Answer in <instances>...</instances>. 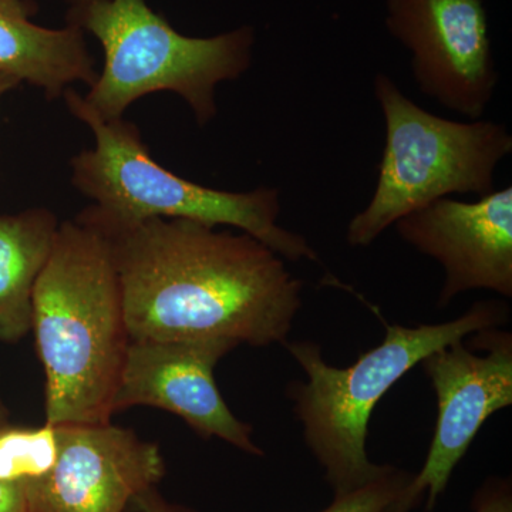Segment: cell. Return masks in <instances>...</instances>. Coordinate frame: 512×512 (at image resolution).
<instances>
[{"mask_svg":"<svg viewBox=\"0 0 512 512\" xmlns=\"http://www.w3.org/2000/svg\"><path fill=\"white\" fill-rule=\"evenodd\" d=\"M100 231L110 241L130 340L289 342L303 282L258 239L163 218Z\"/></svg>","mask_w":512,"mask_h":512,"instance_id":"obj_1","label":"cell"},{"mask_svg":"<svg viewBox=\"0 0 512 512\" xmlns=\"http://www.w3.org/2000/svg\"><path fill=\"white\" fill-rule=\"evenodd\" d=\"M32 330L46 375V423H109L130 335L109 238L60 224L33 292Z\"/></svg>","mask_w":512,"mask_h":512,"instance_id":"obj_2","label":"cell"},{"mask_svg":"<svg viewBox=\"0 0 512 512\" xmlns=\"http://www.w3.org/2000/svg\"><path fill=\"white\" fill-rule=\"evenodd\" d=\"M70 113L90 127L94 148L72 158V184L96 202L77 215L99 229L133 227L151 218L188 220L207 227L241 229L285 261L319 255L305 237L278 224L281 191L259 187L248 192L214 190L178 177L157 163L130 121L103 120L72 89L63 93Z\"/></svg>","mask_w":512,"mask_h":512,"instance_id":"obj_3","label":"cell"},{"mask_svg":"<svg viewBox=\"0 0 512 512\" xmlns=\"http://www.w3.org/2000/svg\"><path fill=\"white\" fill-rule=\"evenodd\" d=\"M508 318L507 303L480 301L451 322L387 326L383 342L345 369L330 366L318 343H286L308 376L306 382L289 384L288 397L306 446L325 470L335 495L357 490L392 467L372 463L366 451L370 416L384 394L431 353L471 333L500 328Z\"/></svg>","mask_w":512,"mask_h":512,"instance_id":"obj_4","label":"cell"},{"mask_svg":"<svg viewBox=\"0 0 512 512\" xmlns=\"http://www.w3.org/2000/svg\"><path fill=\"white\" fill-rule=\"evenodd\" d=\"M66 22L92 33L104 66L84 104L103 120L123 117L134 101L158 92L183 97L198 126L217 116L215 89L251 67L252 26L211 37L181 35L146 0H86L70 6Z\"/></svg>","mask_w":512,"mask_h":512,"instance_id":"obj_5","label":"cell"},{"mask_svg":"<svg viewBox=\"0 0 512 512\" xmlns=\"http://www.w3.org/2000/svg\"><path fill=\"white\" fill-rule=\"evenodd\" d=\"M386 124L373 197L346 229L350 247H369L387 228L453 194L494 191L495 171L512 153L504 124L436 116L414 103L387 74L373 82Z\"/></svg>","mask_w":512,"mask_h":512,"instance_id":"obj_6","label":"cell"},{"mask_svg":"<svg viewBox=\"0 0 512 512\" xmlns=\"http://www.w3.org/2000/svg\"><path fill=\"white\" fill-rule=\"evenodd\" d=\"M476 335L485 355L463 338L421 360L437 397L436 430L426 463L389 512H409L423 498L431 510L485 421L512 404V333L490 328Z\"/></svg>","mask_w":512,"mask_h":512,"instance_id":"obj_7","label":"cell"},{"mask_svg":"<svg viewBox=\"0 0 512 512\" xmlns=\"http://www.w3.org/2000/svg\"><path fill=\"white\" fill-rule=\"evenodd\" d=\"M384 23L412 55L421 94L467 119H483L498 84L483 0H386Z\"/></svg>","mask_w":512,"mask_h":512,"instance_id":"obj_8","label":"cell"},{"mask_svg":"<svg viewBox=\"0 0 512 512\" xmlns=\"http://www.w3.org/2000/svg\"><path fill=\"white\" fill-rule=\"evenodd\" d=\"M237 346L225 338L130 340L113 412L158 407L181 417L202 437L264 456L251 439V426L234 416L214 379L215 366Z\"/></svg>","mask_w":512,"mask_h":512,"instance_id":"obj_9","label":"cell"},{"mask_svg":"<svg viewBox=\"0 0 512 512\" xmlns=\"http://www.w3.org/2000/svg\"><path fill=\"white\" fill-rule=\"evenodd\" d=\"M59 454L26 485L29 512H126L164 477L160 448L109 423L63 424Z\"/></svg>","mask_w":512,"mask_h":512,"instance_id":"obj_10","label":"cell"},{"mask_svg":"<svg viewBox=\"0 0 512 512\" xmlns=\"http://www.w3.org/2000/svg\"><path fill=\"white\" fill-rule=\"evenodd\" d=\"M394 225L404 242L443 266L440 309L477 289L511 298L512 187L476 202L441 198Z\"/></svg>","mask_w":512,"mask_h":512,"instance_id":"obj_11","label":"cell"},{"mask_svg":"<svg viewBox=\"0 0 512 512\" xmlns=\"http://www.w3.org/2000/svg\"><path fill=\"white\" fill-rule=\"evenodd\" d=\"M32 15L28 0H0V73L39 87L47 100L63 96L73 83L92 87L99 72L86 33L72 23L43 28Z\"/></svg>","mask_w":512,"mask_h":512,"instance_id":"obj_12","label":"cell"},{"mask_svg":"<svg viewBox=\"0 0 512 512\" xmlns=\"http://www.w3.org/2000/svg\"><path fill=\"white\" fill-rule=\"evenodd\" d=\"M59 227L45 208L0 217V343L19 342L32 330L33 292Z\"/></svg>","mask_w":512,"mask_h":512,"instance_id":"obj_13","label":"cell"},{"mask_svg":"<svg viewBox=\"0 0 512 512\" xmlns=\"http://www.w3.org/2000/svg\"><path fill=\"white\" fill-rule=\"evenodd\" d=\"M409 474L390 467L383 476L350 493L335 495V500L322 512H387L396 503L410 481Z\"/></svg>","mask_w":512,"mask_h":512,"instance_id":"obj_14","label":"cell"},{"mask_svg":"<svg viewBox=\"0 0 512 512\" xmlns=\"http://www.w3.org/2000/svg\"><path fill=\"white\" fill-rule=\"evenodd\" d=\"M476 512H512L510 485L497 480L485 487L477 497Z\"/></svg>","mask_w":512,"mask_h":512,"instance_id":"obj_15","label":"cell"},{"mask_svg":"<svg viewBox=\"0 0 512 512\" xmlns=\"http://www.w3.org/2000/svg\"><path fill=\"white\" fill-rule=\"evenodd\" d=\"M0 512H29L26 488L22 484L0 481Z\"/></svg>","mask_w":512,"mask_h":512,"instance_id":"obj_16","label":"cell"},{"mask_svg":"<svg viewBox=\"0 0 512 512\" xmlns=\"http://www.w3.org/2000/svg\"><path fill=\"white\" fill-rule=\"evenodd\" d=\"M18 80L13 79V77L6 76V74L0 73V100L5 96L9 90H12L13 87L18 86Z\"/></svg>","mask_w":512,"mask_h":512,"instance_id":"obj_17","label":"cell"},{"mask_svg":"<svg viewBox=\"0 0 512 512\" xmlns=\"http://www.w3.org/2000/svg\"><path fill=\"white\" fill-rule=\"evenodd\" d=\"M136 503L138 504V507L143 510V512H160L156 507H154L153 503H151L150 497H148L147 493L137 497Z\"/></svg>","mask_w":512,"mask_h":512,"instance_id":"obj_18","label":"cell"},{"mask_svg":"<svg viewBox=\"0 0 512 512\" xmlns=\"http://www.w3.org/2000/svg\"><path fill=\"white\" fill-rule=\"evenodd\" d=\"M62 2L67 3L70 8V6L79 5V3L86 2V0H62Z\"/></svg>","mask_w":512,"mask_h":512,"instance_id":"obj_19","label":"cell"},{"mask_svg":"<svg viewBox=\"0 0 512 512\" xmlns=\"http://www.w3.org/2000/svg\"><path fill=\"white\" fill-rule=\"evenodd\" d=\"M387 512H389V511H387Z\"/></svg>","mask_w":512,"mask_h":512,"instance_id":"obj_20","label":"cell"}]
</instances>
